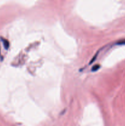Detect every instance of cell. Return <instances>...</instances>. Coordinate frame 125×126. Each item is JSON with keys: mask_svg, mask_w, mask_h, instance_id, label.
I'll use <instances>...</instances> for the list:
<instances>
[{"mask_svg": "<svg viewBox=\"0 0 125 126\" xmlns=\"http://www.w3.org/2000/svg\"><path fill=\"white\" fill-rule=\"evenodd\" d=\"M117 44L118 45H125V40H122V41H118L117 43Z\"/></svg>", "mask_w": 125, "mask_h": 126, "instance_id": "1", "label": "cell"}, {"mask_svg": "<svg viewBox=\"0 0 125 126\" xmlns=\"http://www.w3.org/2000/svg\"><path fill=\"white\" fill-rule=\"evenodd\" d=\"M1 59H2V57H1V51H0V60H1Z\"/></svg>", "mask_w": 125, "mask_h": 126, "instance_id": "2", "label": "cell"}]
</instances>
